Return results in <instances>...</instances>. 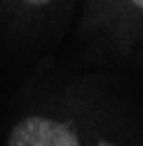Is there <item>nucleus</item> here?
Listing matches in <instances>:
<instances>
[{
    "label": "nucleus",
    "instance_id": "nucleus-1",
    "mask_svg": "<svg viewBox=\"0 0 143 146\" xmlns=\"http://www.w3.org/2000/svg\"><path fill=\"white\" fill-rule=\"evenodd\" d=\"M7 146H80V139L66 123L28 115L12 127Z\"/></svg>",
    "mask_w": 143,
    "mask_h": 146
},
{
    "label": "nucleus",
    "instance_id": "nucleus-2",
    "mask_svg": "<svg viewBox=\"0 0 143 146\" xmlns=\"http://www.w3.org/2000/svg\"><path fill=\"white\" fill-rule=\"evenodd\" d=\"M28 5H47V3H52V0H26Z\"/></svg>",
    "mask_w": 143,
    "mask_h": 146
},
{
    "label": "nucleus",
    "instance_id": "nucleus-3",
    "mask_svg": "<svg viewBox=\"0 0 143 146\" xmlns=\"http://www.w3.org/2000/svg\"><path fill=\"white\" fill-rule=\"evenodd\" d=\"M96 146H117V144H110V141H99Z\"/></svg>",
    "mask_w": 143,
    "mask_h": 146
},
{
    "label": "nucleus",
    "instance_id": "nucleus-4",
    "mask_svg": "<svg viewBox=\"0 0 143 146\" xmlns=\"http://www.w3.org/2000/svg\"><path fill=\"white\" fill-rule=\"evenodd\" d=\"M131 3L136 5V7H141V5H143V0H131Z\"/></svg>",
    "mask_w": 143,
    "mask_h": 146
}]
</instances>
